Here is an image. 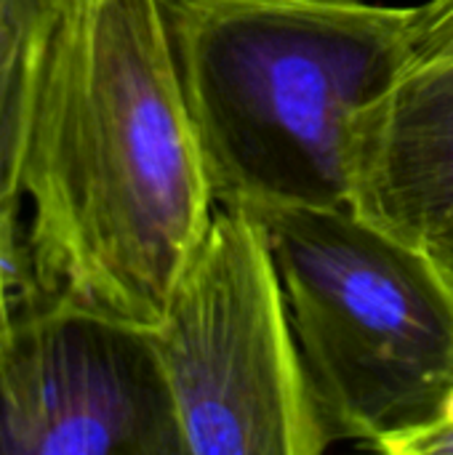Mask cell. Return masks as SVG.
Masks as SVG:
<instances>
[{
  "label": "cell",
  "mask_w": 453,
  "mask_h": 455,
  "mask_svg": "<svg viewBox=\"0 0 453 455\" xmlns=\"http://www.w3.org/2000/svg\"><path fill=\"white\" fill-rule=\"evenodd\" d=\"M88 3H93V0H56V5H59L61 13L64 11H72V8H80V5H88Z\"/></svg>",
  "instance_id": "cell-12"
},
{
  "label": "cell",
  "mask_w": 453,
  "mask_h": 455,
  "mask_svg": "<svg viewBox=\"0 0 453 455\" xmlns=\"http://www.w3.org/2000/svg\"><path fill=\"white\" fill-rule=\"evenodd\" d=\"M0 455H184L150 331L16 309L0 352Z\"/></svg>",
  "instance_id": "cell-5"
},
{
  "label": "cell",
  "mask_w": 453,
  "mask_h": 455,
  "mask_svg": "<svg viewBox=\"0 0 453 455\" xmlns=\"http://www.w3.org/2000/svg\"><path fill=\"white\" fill-rule=\"evenodd\" d=\"M61 11L56 0H0V211L13 224L19 157L40 64Z\"/></svg>",
  "instance_id": "cell-7"
},
{
  "label": "cell",
  "mask_w": 453,
  "mask_h": 455,
  "mask_svg": "<svg viewBox=\"0 0 453 455\" xmlns=\"http://www.w3.org/2000/svg\"><path fill=\"white\" fill-rule=\"evenodd\" d=\"M267 229L312 397L336 440L379 451L453 395V285L427 248L352 208H246Z\"/></svg>",
  "instance_id": "cell-3"
},
{
  "label": "cell",
  "mask_w": 453,
  "mask_h": 455,
  "mask_svg": "<svg viewBox=\"0 0 453 455\" xmlns=\"http://www.w3.org/2000/svg\"><path fill=\"white\" fill-rule=\"evenodd\" d=\"M430 256L438 261V267L443 269V275L449 277L453 285V227H449L443 235H438L430 245H427Z\"/></svg>",
  "instance_id": "cell-11"
},
{
  "label": "cell",
  "mask_w": 453,
  "mask_h": 455,
  "mask_svg": "<svg viewBox=\"0 0 453 455\" xmlns=\"http://www.w3.org/2000/svg\"><path fill=\"white\" fill-rule=\"evenodd\" d=\"M350 208L422 248L453 227V64L409 67L363 109Z\"/></svg>",
  "instance_id": "cell-6"
},
{
  "label": "cell",
  "mask_w": 453,
  "mask_h": 455,
  "mask_svg": "<svg viewBox=\"0 0 453 455\" xmlns=\"http://www.w3.org/2000/svg\"><path fill=\"white\" fill-rule=\"evenodd\" d=\"M387 455H453V395L435 421L379 448Z\"/></svg>",
  "instance_id": "cell-9"
},
{
  "label": "cell",
  "mask_w": 453,
  "mask_h": 455,
  "mask_svg": "<svg viewBox=\"0 0 453 455\" xmlns=\"http://www.w3.org/2000/svg\"><path fill=\"white\" fill-rule=\"evenodd\" d=\"M409 48L411 67L453 64V0L411 5Z\"/></svg>",
  "instance_id": "cell-8"
},
{
  "label": "cell",
  "mask_w": 453,
  "mask_h": 455,
  "mask_svg": "<svg viewBox=\"0 0 453 455\" xmlns=\"http://www.w3.org/2000/svg\"><path fill=\"white\" fill-rule=\"evenodd\" d=\"M216 205L350 208L363 109L411 67V8L166 0Z\"/></svg>",
  "instance_id": "cell-2"
},
{
  "label": "cell",
  "mask_w": 453,
  "mask_h": 455,
  "mask_svg": "<svg viewBox=\"0 0 453 455\" xmlns=\"http://www.w3.org/2000/svg\"><path fill=\"white\" fill-rule=\"evenodd\" d=\"M184 455H320L312 397L264 224L216 205L150 331Z\"/></svg>",
  "instance_id": "cell-4"
},
{
  "label": "cell",
  "mask_w": 453,
  "mask_h": 455,
  "mask_svg": "<svg viewBox=\"0 0 453 455\" xmlns=\"http://www.w3.org/2000/svg\"><path fill=\"white\" fill-rule=\"evenodd\" d=\"M27 301L152 331L216 211L166 0L64 11L29 104Z\"/></svg>",
  "instance_id": "cell-1"
},
{
  "label": "cell",
  "mask_w": 453,
  "mask_h": 455,
  "mask_svg": "<svg viewBox=\"0 0 453 455\" xmlns=\"http://www.w3.org/2000/svg\"><path fill=\"white\" fill-rule=\"evenodd\" d=\"M16 323V299L11 291V227L0 211V352L8 347Z\"/></svg>",
  "instance_id": "cell-10"
}]
</instances>
